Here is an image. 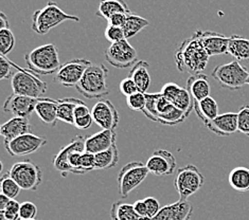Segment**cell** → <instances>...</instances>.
Listing matches in <instances>:
<instances>
[{
  "label": "cell",
  "instance_id": "6da1fadb",
  "mask_svg": "<svg viewBox=\"0 0 249 220\" xmlns=\"http://www.w3.org/2000/svg\"><path fill=\"white\" fill-rule=\"evenodd\" d=\"M209 54L200 40V31L197 30L191 37L183 39L175 52V64L180 72L191 75L201 74L209 62Z\"/></svg>",
  "mask_w": 249,
  "mask_h": 220
},
{
  "label": "cell",
  "instance_id": "7a4b0ae2",
  "mask_svg": "<svg viewBox=\"0 0 249 220\" xmlns=\"http://www.w3.org/2000/svg\"><path fill=\"white\" fill-rule=\"evenodd\" d=\"M145 94L146 106L142 112L150 120L173 126V125L182 123L189 117V114L176 108L160 92Z\"/></svg>",
  "mask_w": 249,
  "mask_h": 220
},
{
  "label": "cell",
  "instance_id": "3957f363",
  "mask_svg": "<svg viewBox=\"0 0 249 220\" xmlns=\"http://www.w3.org/2000/svg\"><path fill=\"white\" fill-rule=\"evenodd\" d=\"M28 70L37 75L53 74L61 68L60 54L53 44L41 45L25 55Z\"/></svg>",
  "mask_w": 249,
  "mask_h": 220
},
{
  "label": "cell",
  "instance_id": "277c9868",
  "mask_svg": "<svg viewBox=\"0 0 249 220\" xmlns=\"http://www.w3.org/2000/svg\"><path fill=\"white\" fill-rule=\"evenodd\" d=\"M108 69L102 64H91L75 86L76 90L86 99H102L110 93L106 85Z\"/></svg>",
  "mask_w": 249,
  "mask_h": 220
},
{
  "label": "cell",
  "instance_id": "5b68a950",
  "mask_svg": "<svg viewBox=\"0 0 249 220\" xmlns=\"http://www.w3.org/2000/svg\"><path fill=\"white\" fill-rule=\"evenodd\" d=\"M32 31L38 35L48 34L53 28L67 20L80 21L76 15H70L58 7L56 2L49 1L44 8L35 11L32 17Z\"/></svg>",
  "mask_w": 249,
  "mask_h": 220
},
{
  "label": "cell",
  "instance_id": "8992f818",
  "mask_svg": "<svg viewBox=\"0 0 249 220\" xmlns=\"http://www.w3.org/2000/svg\"><path fill=\"white\" fill-rule=\"evenodd\" d=\"M10 62L12 67L16 68V72L12 74L11 80L13 93L34 99L43 97V94L47 91L46 82L41 81L37 74L31 72L30 70L23 69L12 61Z\"/></svg>",
  "mask_w": 249,
  "mask_h": 220
},
{
  "label": "cell",
  "instance_id": "52a82bcc",
  "mask_svg": "<svg viewBox=\"0 0 249 220\" xmlns=\"http://www.w3.org/2000/svg\"><path fill=\"white\" fill-rule=\"evenodd\" d=\"M211 75L221 87L229 90H239L247 84L249 71L238 61L217 65Z\"/></svg>",
  "mask_w": 249,
  "mask_h": 220
},
{
  "label": "cell",
  "instance_id": "ba28073f",
  "mask_svg": "<svg viewBox=\"0 0 249 220\" xmlns=\"http://www.w3.org/2000/svg\"><path fill=\"white\" fill-rule=\"evenodd\" d=\"M204 183L205 177L197 166L188 164L177 169L174 186L179 196V200H188L204 186Z\"/></svg>",
  "mask_w": 249,
  "mask_h": 220
},
{
  "label": "cell",
  "instance_id": "9c48e42d",
  "mask_svg": "<svg viewBox=\"0 0 249 220\" xmlns=\"http://www.w3.org/2000/svg\"><path fill=\"white\" fill-rule=\"evenodd\" d=\"M85 136L76 135L53 159V166L63 177H67L69 174L76 175V163L80 154L85 152Z\"/></svg>",
  "mask_w": 249,
  "mask_h": 220
},
{
  "label": "cell",
  "instance_id": "30bf717a",
  "mask_svg": "<svg viewBox=\"0 0 249 220\" xmlns=\"http://www.w3.org/2000/svg\"><path fill=\"white\" fill-rule=\"evenodd\" d=\"M150 174L146 164L142 162H130L123 166L118 174V192L122 199L135 191Z\"/></svg>",
  "mask_w": 249,
  "mask_h": 220
},
{
  "label": "cell",
  "instance_id": "8fae6325",
  "mask_svg": "<svg viewBox=\"0 0 249 220\" xmlns=\"http://www.w3.org/2000/svg\"><path fill=\"white\" fill-rule=\"evenodd\" d=\"M9 174L20 188L25 191H36L43 182V170L31 160H25L13 164Z\"/></svg>",
  "mask_w": 249,
  "mask_h": 220
},
{
  "label": "cell",
  "instance_id": "7c38bea8",
  "mask_svg": "<svg viewBox=\"0 0 249 220\" xmlns=\"http://www.w3.org/2000/svg\"><path fill=\"white\" fill-rule=\"evenodd\" d=\"M104 55L106 62L117 69L133 68L139 62L137 51L128 43L127 39L110 44L105 50Z\"/></svg>",
  "mask_w": 249,
  "mask_h": 220
},
{
  "label": "cell",
  "instance_id": "4fadbf2b",
  "mask_svg": "<svg viewBox=\"0 0 249 220\" xmlns=\"http://www.w3.org/2000/svg\"><path fill=\"white\" fill-rule=\"evenodd\" d=\"M91 63L86 58H74L63 64L54 76V82L64 87H75Z\"/></svg>",
  "mask_w": 249,
  "mask_h": 220
},
{
  "label": "cell",
  "instance_id": "5bb4252c",
  "mask_svg": "<svg viewBox=\"0 0 249 220\" xmlns=\"http://www.w3.org/2000/svg\"><path fill=\"white\" fill-rule=\"evenodd\" d=\"M47 143V139L30 133L17 136L13 140L4 141V148L12 157H23L36 152Z\"/></svg>",
  "mask_w": 249,
  "mask_h": 220
},
{
  "label": "cell",
  "instance_id": "9a60e30c",
  "mask_svg": "<svg viewBox=\"0 0 249 220\" xmlns=\"http://www.w3.org/2000/svg\"><path fill=\"white\" fill-rule=\"evenodd\" d=\"M93 122L104 130H115L119 124V112L109 100L100 99L91 109Z\"/></svg>",
  "mask_w": 249,
  "mask_h": 220
},
{
  "label": "cell",
  "instance_id": "2e32d148",
  "mask_svg": "<svg viewBox=\"0 0 249 220\" xmlns=\"http://www.w3.org/2000/svg\"><path fill=\"white\" fill-rule=\"evenodd\" d=\"M145 164L150 174L158 177L173 175L177 169L174 154L165 150H157L154 152Z\"/></svg>",
  "mask_w": 249,
  "mask_h": 220
},
{
  "label": "cell",
  "instance_id": "e0dca14e",
  "mask_svg": "<svg viewBox=\"0 0 249 220\" xmlns=\"http://www.w3.org/2000/svg\"><path fill=\"white\" fill-rule=\"evenodd\" d=\"M38 99L29 98L20 94H11L7 98L3 105L4 112H10L14 117L29 118L35 112Z\"/></svg>",
  "mask_w": 249,
  "mask_h": 220
},
{
  "label": "cell",
  "instance_id": "ac0fdd59",
  "mask_svg": "<svg viewBox=\"0 0 249 220\" xmlns=\"http://www.w3.org/2000/svg\"><path fill=\"white\" fill-rule=\"evenodd\" d=\"M205 126L210 132L219 136H228L235 134L238 130V112H226L218 115L214 120L207 121Z\"/></svg>",
  "mask_w": 249,
  "mask_h": 220
},
{
  "label": "cell",
  "instance_id": "d6986e66",
  "mask_svg": "<svg viewBox=\"0 0 249 220\" xmlns=\"http://www.w3.org/2000/svg\"><path fill=\"white\" fill-rule=\"evenodd\" d=\"M193 206L188 200H178L160 209L152 220H191Z\"/></svg>",
  "mask_w": 249,
  "mask_h": 220
},
{
  "label": "cell",
  "instance_id": "ffe728a7",
  "mask_svg": "<svg viewBox=\"0 0 249 220\" xmlns=\"http://www.w3.org/2000/svg\"><path fill=\"white\" fill-rule=\"evenodd\" d=\"M230 36L213 31H200V40L209 56L228 54Z\"/></svg>",
  "mask_w": 249,
  "mask_h": 220
},
{
  "label": "cell",
  "instance_id": "44dd1931",
  "mask_svg": "<svg viewBox=\"0 0 249 220\" xmlns=\"http://www.w3.org/2000/svg\"><path fill=\"white\" fill-rule=\"evenodd\" d=\"M117 134L115 130H104L87 136L85 141V152L97 154L108 150L116 144Z\"/></svg>",
  "mask_w": 249,
  "mask_h": 220
},
{
  "label": "cell",
  "instance_id": "7402d4cb",
  "mask_svg": "<svg viewBox=\"0 0 249 220\" xmlns=\"http://www.w3.org/2000/svg\"><path fill=\"white\" fill-rule=\"evenodd\" d=\"M32 133V125L29 121V118L13 117L0 127V134L3 136L4 141L13 140L17 136Z\"/></svg>",
  "mask_w": 249,
  "mask_h": 220
},
{
  "label": "cell",
  "instance_id": "603a6c76",
  "mask_svg": "<svg viewBox=\"0 0 249 220\" xmlns=\"http://www.w3.org/2000/svg\"><path fill=\"white\" fill-rule=\"evenodd\" d=\"M35 114L44 123L51 127H55L58 121L57 101L50 98L38 99L36 107H35Z\"/></svg>",
  "mask_w": 249,
  "mask_h": 220
},
{
  "label": "cell",
  "instance_id": "cb8c5ba5",
  "mask_svg": "<svg viewBox=\"0 0 249 220\" xmlns=\"http://www.w3.org/2000/svg\"><path fill=\"white\" fill-rule=\"evenodd\" d=\"M186 88L191 93L193 100L197 101V102L210 97L211 93V87L208 76L205 74L190 76L187 81Z\"/></svg>",
  "mask_w": 249,
  "mask_h": 220
},
{
  "label": "cell",
  "instance_id": "d4e9b609",
  "mask_svg": "<svg viewBox=\"0 0 249 220\" xmlns=\"http://www.w3.org/2000/svg\"><path fill=\"white\" fill-rule=\"evenodd\" d=\"M150 65L144 61H139L129 71V77L137 85L139 91L146 93L151 87V75L149 72Z\"/></svg>",
  "mask_w": 249,
  "mask_h": 220
},
{
  "label": "cell",
  "instance_id": "484cf974",
  "mask_svg": "<svg viewBox=\"0 0 249 220\" xmlns=\"http://www.w3.org/2000/svg\"><path fill=\"white\" fill-rule=\"evenodd\" d=\"M111 220H152L150 217H141L136 213L134 205L125 202L116 201L110 209Z\"/></svg>",
  "mask_w": 249,
  "mask_h": 220
},
{
  "label": "cell",
  "instance_id": "4316f807",
  "mask_svg": "<svg viewBox=\"0 0 249 220\" xmlns=\"http://www.w3.org/2000/svg\"><path fill=\"white\" fill-rule=\"evenodd\" d=\"M117 13H126L129 14L130 12L127 3L124 0H100L97 16L102 17L107 20L111 15Z\"/></svg>",
  "mask_w": 249,
  "mask_h": 220
},
{
  "label": "cell",
  "instance_id": "83f0119b",
  "mask_svg": "<svg viewBox=\"0 0 249 220\" xmlns=\"http://www.w3.org/2000/svg\"><path fill=\"white\" fill-rule=\"evenodd\" d=\"M84 103L82 100L75 98H65L57 101V117L58 120L74 125V111L76 106Z\"/></svg>",
  "mask_w": 249,
  "mask_h": 220
},
{
  "label": "cell",
  "instance_id": "f1b7e54d",
  "mask_svg": "<svg viewBox=\"0 0 249 220\" xmlns=\"http://www.w3.org/2000/svg\"><path fill=\"white\" fill-rule=\"evenodd\" d=\"M228 54L235 61H248L249 59V39L233 34L230 36L228 45Z\"/></svg>",
  "mask_w": 249,
  "mask_h": 220
},
{
  "label": "cell",
  "instance_id": "f546056e",
  "mask_svg": "<svg viewBox=\"0 0 249 220\" xmlns=\"http://www.w3.org/2000/svg\"><path fill=\"white\" fill-rule=\"evenodd\" d=\"M194 110L203 123L214 120L218 117V105L216 101L211 97L201 100L199 102L194 101Z\"/></svg>",
  "mask_w": 249,
  "mask_h": 220
},
{
  "label": "cell",
  "instance_id": "4dcf8cb0",
  "mask_svg": "<svg viewBox=\"0 0 249 220\" xmlns=\"http://www.w3.org/2000/svg\"><path fill=\"white\" fill-rule=\"evenodd\" d=\"M230 186L238 192L249 191V169L245 166H238L230 171L229 177Z\"/></svg>",
  "mask_w": 249,
  "mask_h": 220
},
{
  "label": "cell",
  "instance_id": "1f68e13d",
  "mask_svg": "<svg viewBox=\"0 0 249 220\" xmlns=\"http://www.w3.org/2000/svg\"><path fill=\"white\" fill-rule=\"evenodd\" d=\"M119 151L115 144L108 150L96 154V169H112L119 162Z\"/></svg>",
  "mask_w": 249,
  "mask_h": 220
},
{
  "label": "cell",
  "instance_id": "d6a6232c",
  "mask_svg": "<svg viewBox=\"0 0 249 220\" xmlns=\"http://www.w3.org/2000/svg\"><path fill=\"white\" fill-rule=\"evenodd\" d=\"M150 21L143 18L139 15H136L134 13H129L127 15V19L125 25L122 28L124 31V35H125V38H132L136 35L139 34L142 30L149 27Z\"/></svg>",
  "mask_w": 249,
  "mask_h": 220
},
{
  "label": "cell",
  "instance_id": "836d02e7",
  "mask_svg": "<svg viewBox=\"0 0 249 220\" xmlns=\"http://www.w3.org/2000/svg\"><path fill=\"white\" fill-rule=\"evenodd\" d=\"M20 186L17 182L10 176V174H5L1 177L0 181V193L7 196L10 199H15L20 193Z\"/></svg>",
  "mask_w": 249,
  "mask_h": 220
},
{
  "label": "cell",
  "instance_id": "e575fe53",
  "mask_svg": "<svg viewBox=\"0 0 249 220\" xmlns=\"http://www.w3.org/2000/svg\"><path fill=\"white\" fill-rule=\"evenodd\" d=\"M176 108H178L181 111H185L187 114H191V111L194 110V100L189 92L187 88H182L178 96L172 102Z\"/></svg>",
  "mask_w": 249,
  "mask_h": 220
},
{
  "label": "cell",
  "instance_id": "d590c367",
  "mask_svg": "<svg viewBox=\"0 0 249 220\" xmlns=\"http://www.w3.org/2000/svg\"><path fill=\"white\" fill-rule=\"evenodd\" d=\"M93 169H96V154L87 152H82L76 163V175H84Z\"/></svg>",
  "mask_w": 249,
  "mask_h": 220
},
{
  "label": "cell",
  "instance_id": "8d00e7d4",
  "mask_svg": "<svg viewBox=\"0 0 249 220\" xmlns=\"http://www.w3.org/2000/svg\"><path fill=\"white\" fill-rule=\"evenodd\" d=\"M15 44L16 39L11 29L0 30V53L1 55H9V53L13 51Z\"/></svg>",
  "mask_w": 249,
  "mask_h": 220
},
{
  "label": "cell",
  "instance_id": "74e56055",
  "mask_svg": "<svg viewBox=\"0 0 249 220\" xmlns=\"http://www.w3.org/2000/svg\"><path fill=\"white\" fill-rule=\"evenodd\" d=\"M126 105L132 111H143L146 106V94L138 91L126 98Z\"/></svg>",
  "mask_w": 249,
  "mask_h": 220
},
{
  "label": "cell",
  "instance_id": "f35d334b",
  "mask_svg": "<svg viewBox=\"0 0 249 220\" xmlns=\"http://www.w3.org/2000/svg\"><path fill=\"white\" fill-rule=\"evenodd\" d=\"M238 130L249 136V105H243L238 111Z\"/></svg>",
  "mask_w": 249,
  "mask_h": 220
},
{
  "label": "cell",
  "instance_id": "ab89813d",
  "mask_svg": "<svg viewBox=\"0 0 249 220\" xmlns=\"http://www.w3.org/2000/svg\"><path fill=\"white\" fill-rule=\"evenodd\" d=\"M104 35H105V38L107 39L110 44H115V43H118V41L126 39L122 28L114 27L110 25H108L107 28L105 29Z\"/></svg>",
  "mask_w": 249,
  "mask_h": 220
},
{
  "label": "cell",
  "instance_id": "60d3db41",
  "mask_svg": "<svg viewBox=\"0 0 249 220\" xmlns=\"http://www.w3.org/2000/svg\"><path fill=\"white\" fill-rule=\"evenodd\" d=\"M37 215V206L31 201H25L20 203L19 217L20 219H35Z\"/></svg>",
  "mask_w": 249,
  "mask_h": 220
},
{
  "label": "cell",
  "instance_id": "b9f144b4",
  "mask_svg": "<svg viewBox=\"0 0 249 220\" xmlns=\"http://www.w3.org/2000/svg\"><path fill=\"white\" fill-rule=\"evenodd\" d=\"M181 89L182 87L175 84V83H167V84H164L163 87L161 88L160 93H161L165 99L169 100L172 103L175 100V98L178 96L179 92L181 91Z\"/></svg>",
  "mask_w": 249,
  "mask_h": 220
},
{
  "label": "cell",
  "instance_id": "7bdbcfd3",
  "mask_svg": "<svg viewBox=\"0 0 249 220\" xmlns=\"http://www.w3.org/2000/svg\"><path fill=\"white\" fill-rule=\"evenodd\" d=\"M19 211H20V203L15 199H11L8 205L3 210L4 215L9 220H19Z\"/></svg>",
  "mask_w": 249,
  "mask_h": 220
},
{
  "label": "cell",
  "instance_id": "ee69618b",
  "mask_svg": "<svg viewBox=\"0 0 249 220\" xmlns=\"http://www.w3.org/2000/svg\"><path fill=\"white\" fill-rule=\"evenodd\" d=\"M119 90L120 92L123 94V96H125L126 98L132 96V94L138 92L139 89L136 85V83L133 81V79H130V77H125V79H123L120 84H119Z\"/></svg>",
  "mask_w": 249,
  "mask_h": 220
},
{
  "label": "cell",
  "instance_id": "f6af8a7d",
  "mask_svg": "<svg viewBox=\"0 0 249 220\" xmlns=\"http://www.w3.org/2000/svg\"><path fill=\"white\" fill-rule=\"evenodd\" d=\"M146 205V211H147V216L151 219L155 217L159 213L161 206H160L159 201L155 197H146L143 199Z\"/></svg>",
  "mask_w": 249,
  "mask_h": 220
},
{
  "label": "cell",
  "instance_id": "bcb514c9",
  "mask_svg": "<svg viewBox=\"0 0 249 220\" xmlns=\"http://www.w3.org/2000/svg\"><path fill=\"white\" fill-rule=\"evenodd\" d=\"M11 68L12 65L10 59H8L5 56H0V79L5 80L9 79L11 75Z\"/></svg>",
  "mask_w": 249,
  "mask_h": 220
},
{
  "label": "cell",
  "instance_id": "7dc6e473",
  "mask_svg": "<svg viewBox=\"0 0 249 220\" xmlns=\"http://www.w3.org/2000/svg\"><path fill=\"white\" fill-rule=\"evenodd\" d=\"M127 15L126 13H117L111 15L109 18L107 19L108 25L114 26V27H119L123 28L124 25H125L126 19H127Z\"/></svg>",
  "mask_w": 249,
  "mask_h": 220
},
{
  "label": "cell",
  "instance_id": "c3c4849f",
  "mask_svg": "<svg viewBox=\"0 0 249 220\" xmlns=\"http://www.w3.org/2000/svg\"><path fill=\"white\" fill-rule=\"evenodd\" d=\"M92 123H93V118H92V116H91V114H90V115L85 116V117L75 118L73 126H75L78 129L85 130V129L90 128Z\"/></svg>",
  "mask_w": 249,
  "mask_h": 220
},
{
  "label": "cell",
  "instance_id": "681fc988",
  "mask_svg": "<svg viewBox=\"0 0 249 220\" xmlns=\"http://www.w3.org/2000/svg\"><path fill=\"white\" fill-rule=\"evenodd\" d=\"M133 205H134V209H135L136 213H137L138 215H140L141 217H149V216H147L146 205H145V202H144L143 199L135 201Z\"/></svg>",
  "mask_w": 249,
  "mask_h": 220
},
{
  "label": "cell",
  "instance_id": "f907efd6",
  "mask_svg": "<svg viewBox=\"0 0 249 220\" xmlns=\"http://www.w3.org/2000/svg\"><path fill=\"white\" fill-rule=\"evenodd\" d=\"M90 114H91V110H89V108H88L85 103H82V104L76 106L75 111H74V120L78 118L85 117V116H88Z\"/></svg>",
  "mask_w": 249,
  "mask_h": 220
},
{
  "label": "cell",
  "instance_id": "816d5d0a",
  "mask_svg": "<svg viewBox=\"0 0 249 220\" xmlns=\"http://www.w3.org/2000/svg\"><path fill=\"white\" fill-rule=\"evenodd\" d=\"M4 29H10V22L7 15L1 12V13H0V30Z\"/></svg>",
  "mask_w": 249,
  "mask_h": 220
},
{
  "label": "cell",
  "instance_id": "f5cc1de1",
  "mask_svg": "<svg viewBox=\"0 0 249 220\" xmlns=\"http://www.w3.org/2000/svg\"><path fill=\"white\" fill-rule=\"evenodd\" d=\"M10 200H11V199L8 198L7 196L0 194V211H3V210L5 209V206L8 205Z\"/></svg>",
  "mask_w": 249,
  "mask_h": 220
},
{
  "label": "cell",
  "instance_id": "db71d44e",
  "mask_svg": "<svg viewBox=\"0 0 249 220\" xmlns=\"http://www.w3.org/2000/svg\"><path fill=\"white\" fill-rule=\"evenodd\" d=\"M0 220H9L7 217H5L3 211H0Z\"/></svg>",
  "mask_w": 249,
  "mask_h": 220
},
{
  "label": "cell",
  "instance_id": "11a10c76",
  "mask_svg": "<svg viewBox=\"0 0 249 220\" xmlns=\"http://www.w3.org/2000/svg\"><path fill=\"white\" fill-rule=\"evenodd\" d=\"M19 220H37V219L35 218V219H19Z\"/></svg>",
  "mask_w": 249,
  "mask_h": 220
},
{
  "label": "cell",
  "instance_id": "9f6ffc18",
  "mask_svg": "<svg viewBox=\"0 0 249 220\" xmlns=\"http://www.w3.org/2000/svg\"><path fill=\"white\" fill-rule=\"evenodd\" d=\"M247 85H249V76H248V80H247Z\"/></svg>",
  "mask_w": 249,
  "mask_h": 220
}]
</instances>
